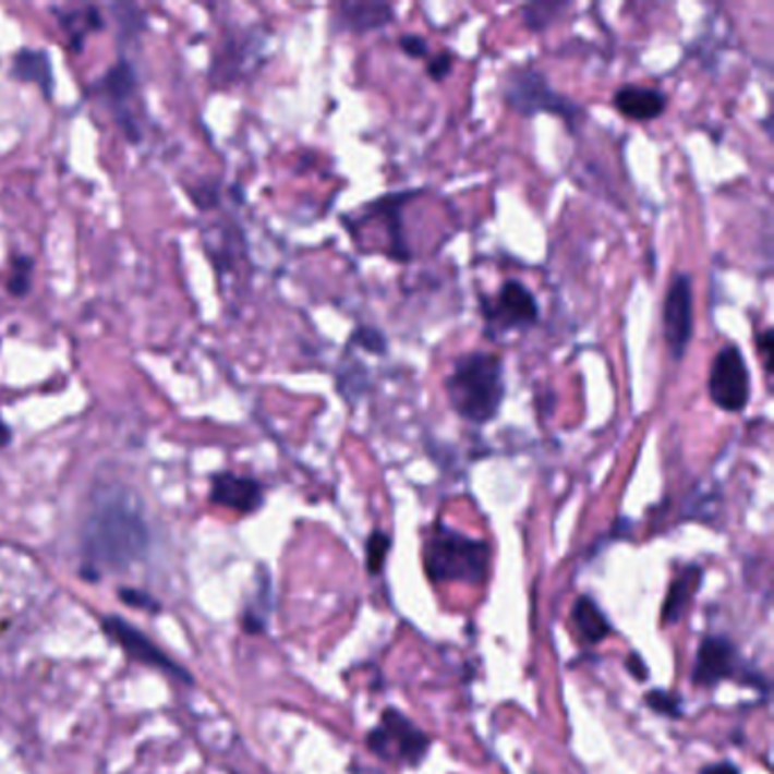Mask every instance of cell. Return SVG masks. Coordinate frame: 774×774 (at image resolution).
Returning a JSON list of instances; mask_svg holds the SVG:
<instances>
[{
    "label": "cell",
    "mask_w": 774,
    "mask_h": 774,
    "mask_svg": "<svg viewBox=\"0 0 774 774\" xmlns=\"http://www.w3.org/2000/svg\"><path fill=\"white\" fill-rule=\"evenodd\" d=\"M60 19V25L64 27V33L71 39V46L75 50L82 48V41L87 39V35L102 31V16L98 8L94 5H82V8H66V10H55Z\"/></svg>",
    "instance_id": "obj_17"
},
{
    "label": "cell",
    "mask_w": 774,
    "mask_h": 774,
    "mask_svg": "<svg viewBox=\"0 0 774 774\" xmlns=\"http://www.w3.org/2000/svg\"><path fill=\"white\" fill-rule=\"evenodd\" d=\"M645 704L661 713V715H666V717H679L681 715V704H679V698L668 693V690H652V693L645 696Z\"/></svg>",
    "instance_id": "obj_24"
},
{
    "label": "cell",
    "mask_w": 774,
    "mask_h": 774,
    "mask_svg": "<svg viewBox=\"0 0 774 774\" xmlns=\"http://www.w3.org/2000/svg\"><path fill=\"white\" fill-rule=\"evenodd\" d=\"M480 310L488 339H505L539 323V300L520 280H507L495 295H482Z\"/></svg>",
    "instance_id": "obj_5"
},
{
    "label": "cell",
    "mask_w": 774,
    "mask_h": 774,
    "mask_svg": "<svg viewBox=\"0 0 774 774\" xmlns=\"http://www.w3.org/2000/svg\"><path fill=\"white\" fill-rule=\"evenodd\" d=\"M772 337H774L772 329H763L761 335H757V346H759V350H761V354H763V366H765V371H770V366H772V356H770Z\"/></svg>",
    "instance_id": "obj_27"
},
{
    "label": "cell",
    "mask_w": 774,
    "mask_h": 774,
    "mask_svg": "<svg viewBox=\"0 0 774 774\" xmlns=\"http://www.w3.org/2000/svg\"><path fill=\"white\" fill-rule=\"evenodd\" d=\"M102 629L130 658L140 661V663H144V666H150L159 673L171 675L184 684H191V675L186 670H182L169 654L161 652L146 633H142L128 620H123L119 616H107L102 620Z\"/></svg>",
    "instance_id": "obj_9"
},
{
    "label": "cell",
    "mask_w": 774,
    "mask_h": 774,
    "mask_svg": "<svg viewBox=\"0 0 774 774\" xmlns=\"http://www.w3.org/2000/svg\"><path fill=\"white\" fill-rule=\"evenodd\" d=\"M572 620H575L577 633L582 636V641H586L591 645L604 641L606 636L612 633L609 620H606V616L602 614L597 602L593 597H589V595H582L575 602Z\"/></svg>",
    "instance_id": "obj_16"
},
{
    "label": "cell",
    "mask_w": 774,
    "mask_h": 774,
    "mask_svg": "<svg viewBox=\"0 0 774 774\" xmlns=\"http://www.w3.org/2000/svg\"><path fill=\"white\" fill-rule=\"evenodd\" d=\"M570 10V3H555V0H536V3H528L522 5L520 14H522V23L528 31L532 33H543L547 27L559 21V16Z\"/></svg>",
    "instance_id": "obj_20"
},
{
    "label": "cell",
    "mask_w": 774,
    "mask_h": 774,
    "mask_svg": "<svg viewBox=\"0 0 774 774\" xmlns=\"http://www.w3.org/2000/svg\"><path fill=\"white\" fill-rule=\"evenodd\" d=\"M700 774H740V770L731 761H721V763L706 765Z\"/></svg>",
    "instance_id": "obj_29"
},
{
    "label": "cell",
    "mask_w": 774,
    "mask_h": 774,
    "mask_svg": "<svg viewBox=\"0 0 774 774\" xmlns=\"http://www.w3.org/2000/svg\"><path fill=\"white\" fill-rule=\"evenodd\" d=\"M368 748L384 761L419 765L430 750V738L396 709L382 713L379 725L366 738Z\"/></svg>",
    "instance_id": "obj_6"
},
{
    "label": "cell",
    "mask_w": 774,
    "mask_h": 774,
    "mask_svg": "<svg viewBox=\"0 0 774 774\" xmlns=\"http://www.w3.org/2000/svg\"><path fill=\"white\" fill-rule=\"evenodd\" d=\"M12 75L21 82H33V85H37L46 96H50L55 85L52 64L46 50H33V48L19 50L12 62Z\"/></svg>",
    "instance_id": "obj_15"
},
{
    "label": "cell",
    "mask_w": 774,
    "mask_h": 774,
    "mask_svg": "<svg viewBox=\"0 0 774 774\" xmlns=\"http://www.w3.org/2000/svg\"><path fill=\"white\" fill-rule=\"evenodd\" d=\"M491 552L480 539H470L446 524H436L425 543V572L434 584H482Z\"/></svg>",
    "instance_id": "obj_3"
},
{
    "label": "cell",
    "mask_w": 774,
    "mask_h": 774,
    "mask_svg": "<svg viewBox=\"0 0 774 774\" xmlns=\"http://www.w3.org/2000/svg\"><path fill=\"white\" fill-rule=\"evenodd\" d=\"M10 440H12V430H10V425L3 421V416H0V448L10 446Z\"/></svg>",
    "instance_id": "obj_31"
},
{
    "label": "cell",
    "mask_w": 774,
    "mask_h": 774,
    "mask_svg": "<svg viewBox=\"0 0 774 774\" xmlns=\"http://www.w3.org/2000/svg\"><path fill=\"white\" fill-rule=\"evenodd\" d=\"M738 673V650L727 636H706L698 648L693 684L715 686Z\"/></svg>",
    "instance_id": "obj_10"
},
{
    "label": "cell",
    "mask_w": 774,
    "mask_h": 774,
    "mask_svg": "<svg viewBox=\"0 0 774 774\" xmlns=\"http://www.w3.org/2000/svg\"><path fill=\"white\" fill-rule=\"evenodd\" d=\"M505 102L520 117L555 114L568 123L570 130H577L586 119L582 105H577L568 96L559 94L549 85L545 73L536 69H516L507 75L503 85Z\"/></svg>",
    "instance_id": "obj_4"
},
{
    "label": "cell",
    "mask_w": 774,
    "mask_h": 774,
    "mask_svg": "<svg viewBox=\"0 0 774 774\" xmlns=\"http://www.w3.org/2000/svg\"><path fill=\"white\" fill-rule=\"evenodd\" d=\"M33 270H35L33 259L19 257V259L14 262L12 275H10V280H8V291H10L12 295H25L27 291H31Z\"/></svg>",
    "instance_id": "obj_23"
},
{
    "label": "cell",
    "mask_w": 774,
    "mask_h": 774,
    "mask_svg": "<svg viewBox=\"0 0 774 774\" xmlns=\"http://www.w3.org/2000/svg\"><path fill=\"white\" fill-rule=\"evenodd\" d=\"M389 549H391V539L386 536L384 532H373V534L368 536V543H366V566H368V572H371V575L382 572L384 561H386V555H389Z\"/></svg>",
    "instance_id": "obj_22"
},
{
    "label": "cell",
    "mask_w": 774,
    "mask_h": 774,
    "mask_svg": "<svg viewBox=\"0 0 774 774\" xmlns=\"http://www.w3.org/2000/svg\"><path fill=\"white\" fill-rule=\"evenodd\" d=\"M663 337L670 356L681 362L693 339V278L688 273L675 275L663 300Z\"/></svg>",
    "instance_id": "obj_8"
},
{
    "label": "cell",
    "mask_w": 774,
    "mask_h": 774,
    "mask_svg": "<svg viewBox=\"0 0 774 774\" xmlns=\"http://www.w3.org/2000/svg\"><path fill=\"white\" fill-rule=\"evenodd\" d=\"M709 398L727 413H740L752 398V377L745 354L738 346L727 343L717 350L709 373Z\"/></svg>",
    "instance_id": "obj_7"
},
{
    "label": "cell",
    "mask_w": 774,
    "mask_h": 774,
    "mask_svg": "<svg viewBox=\"0 0 774 774\" xmlns=\"http://www.w3.org/2000/svg\"><path fill=\"white\" fill-rule=\"evenodd\" d=\"M100 89H102V94H105L109 100L121 105V109H123L125 114H123V119L119 121V125L128 132L130 140H132V142L140 140V132H136V123H134L132 114L125 109V102H128V100L134 96V92H136V75H134L132 64H128L125 60H121L119 64H114L112 69H109V71L105 73V77H102V82H100Z\"/></svg>",
    "instance_id": "obj_14"
},
{
    "label": "cell",
    "mask_w": 774,
    "mask_h": 774,
    "mask_svg": "<svg viewBox=\"0 0 774 774\" xmlns=\"http://www.w3.org/2000/svg\"><path fill=\"white\" fill-rule=\"evenodd\" d=\"M698 582H700V568H688L684 570L675 582L670 586V593L666 597V602H663V622H668V625H675L684 612H686V606L690 602V597H693L696 589H698Z\"/></svg>",
    "instance_id": "obj_18"
},
{
    "label": "cell",
    "mask_w": 774,
    "mask_h": 774,
    "mask_svg": "<svg viewBox=\"0 0 774 774\" xmlns=\"http://www.w3.org/2000/svg\"><path fill=\"white\" fill-rule=\"evenodd\" d=\"M211 503L239 513H253L264 505V488L253 477L220 473L211 480Z\"/></svg>",
    "instance_id": "obj_11"
},
{
    "label": "cell",
    "mask_w": 774,
    "mask_h": 774,
    "mask_svg": "<svg viewBox=\"0 0 774 774\" xmlns=\"http://www.w3.org/2000/svg\"><path fill=\"white\" fill-rule=\"evenodd\" d=\"M627 670L636 677V679H639V681H645L648 679V668L643 666V658L639 656V654H631L629 658H627Z\"/></svg>",
    "instance_id": "obj_28"
},
{
    "label": "cell",
    "mask_w": 774,
    "mask_h": 774,
    "mask_svg": "<svg viewBox=\"0 0 774 774\" xmlns=\"http://www.w3.org/2000/svg\"><path fill=\"white\" fill-rule=\"evenodd\" d=\"M348 343L350 346H359V348L371 352V354H386V350H389V341H386V335L379 327H373V325H359L350 335Z\"/></svg>",
    "instance_id": "obj_21"
},
{
    "label": "cell",
    "mask_w": 774,
    "mask_h": 774,
    "mask_svg": "<svg viewBox=\"0 0 774 774\" xmlns=\"http://www.w3.org/2000/svg\"><path fill=\"white\" fill-rule=\"evenodd\" d=\"M668 98L663 92L641 85H625L614 96V107L629 121H654L666 112Z\"/></svg>",
    "instance_id": "obj_13"
},
{
    "label": "cell",
    "mask_w": 774,
    "mask_h": 774,
    "mask_svg": "<svg viewBox=\"0 0 774 774\" xmlns=\"http://www.w3.org/2000/svg\"><path fill=\"white\" fill-rule=\"evenodd\" d=\"M452 62H455V58H452V52H438V55H434V58L430 60V64H427V75L434 80V82H444L450 73H452Z\"/></svg>",
    "instance_id": "obj_25"
},
{
    "label": "cell",
    "mask_w": 774,
    "mask_h": 774,
    "mask_svg": "<svg viewBox=\"0 0 774 774\" xmlns=\"http://www.w3.org/2000/svg\"><path fill=\"white\" fill-rule=\"evenodd\" d=\"M148 547L150 530L136 497L121 486L98 491L80 532L82 575L98 579L102 570H125L140 564Z\"/></svg>",
    "instance_id": "obj_1"
},
{
    "label": "cell",
    "mask_w": 774,
    "mask_h": 774,
    "mask_svg": "<svg viewBox=\"0 0 774 774\" xmlns=\"http://www.w3.org/2000/svg\"><path fill=\"white\" fill-rule=\"evenodd\" d=\"M404 205L402 196H394V198H384L382 203L375 205V211L384 216L386 226H389V239L394 243L391 247V257L398 262H407L409 259V245L402 239V220H400V207Z\"/></svg>",
    "instance_id": "obj_19"
},
{
    "label": "cell",
    "mask_w": 774,
    "mask_h": 774,
    "mask_svg": "<svg viewBox=\"0 0 774 774\" xmlns=\"http://www.w3.org/2000/svg\"><path fill=\"white\" fill-rule=\"evenodd\" d=\"M121 597H123L125 602H130V604H136V606H157V604H155L148 595H144V593H136L134 589H123Z\"/></svg>",
    "instance_id": "obj_30"
},
{
    "label": "cell",
    "mask_w": 774,
    "mask_h": 774,
    "mask_svg": "<svg viewBox=\"0 0 774 774\" xmlns=\"http://www.w3.org/2000/svg\"><path fill=\"white\" fill-rule=\"evenodd\" d=\"M446 394L450 407L463 421L473 425L495 421L507 394L503 359L486 350L457 356L446 377Z\"/></svg>",
    "instance_id": "obj_2"
},
{
    "label": "cell",
    "mask_w": 774,
    "mask_h": 774,
    "mask_svg": "<svg viewBox=\"0 0 774 774\" xmlns=\"http://www.w3.org/2000/svg\"><path fill=\"white\" fill-rule=\"evenodd\" d=\"M396 16L394 5L389 3H366V0H346L339 3L335 23L339 33L364 35L373 31H382Z\"/></svg>",
    "instance_id": "obj_12"
},
{
    "label": "cell",
    "mask_w": 774,
    "mask_h": 774,
    "mask_svg": "<svg viewBox=\"0 0 774 774\" xmlns=\"http://www.w3.org/2000/svg\"><path fill=\"white\" fill-rule=\"evenodd\" d=\"M400 48L409 55V58H416V60L427 58V52H430V44L421 35H402Z\"/></svg>",
    "instance_id": "obj_26"
}]
</instances>
